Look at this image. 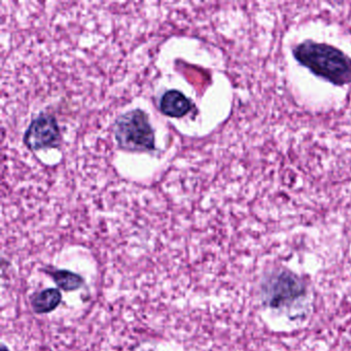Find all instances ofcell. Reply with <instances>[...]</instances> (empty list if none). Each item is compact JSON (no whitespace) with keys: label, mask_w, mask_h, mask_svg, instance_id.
<instances>
[{"label":"cell","mask_w":351,"mask_h":351,"mask_svg":"<svg viewBox=\"0 0 351 351\" xmlns=\"http://www.w3.org/2000/svg\"><path fill=\"white\" fill-rule=\"evenodd\" d=\"M60 301V291L56 289H48L34 297L32 306L36 313H48L56 309Z\"/></svg>","instance_id":"5b68a950"},{"label":"cell","mask_w":351,"mask_h":351,"mask_svg":"<svg viewBox=\"0 0 351 351\" xmlns=\"http://www.w3.org/2000/svg\"><path fill=\"white\" fill-rule=\"evenodd\" d=\"M114 136L121 149L129 152L155 149V134L147 114L141 110H130L116 121Z\"/></svg>","instance_id":"7a4b0ae2"},{"label":"cell","mask_w":351,"mask_h":351,"mask_svg":"<svg viewBox=\"0 0 351 351\" xmlns=\"http://www.w3.org/2000/svg\"><path fill=\"white\" fill-rule=\"evenodd\" d=\"M60 141V130L56 119L47 114H40L34 119L24 136L25 145L34 151L58 147Z\"/></svg>","instance_id":"3957f363"},{"label":"cell","mask_w":351,"mask_h":351,"mask_svg":"<svg viewBox=\"0 0 351 351\" xmlns=\"http://www.w3.org/2000/svg\"><path fill=\"white\" fill-rule=\"evenodd\" d=\"M53 278L56 281L57 285L64 291H73V289H79L83 283V280L79 275L73 274L69 271H56Z\"/></svg>","instance_id":"8992f818"},{"label":"cell","mask_w":351,"mask_h":351,"mask_svg":"<svg viewBox=\"0 0 351 351\" xmlns=\"http://www.w3.org/2000/svg\"><path fill=\"white\" fill-rule=\"evenodd\" d=\"M300 64L336 86L351 83V59L335 47L305 40L293 51Z\"/></svg>","instance_id":"6da1fadb"},{"label":"cell","mask_w":351,"mask_h":351,"mask_svg":"<svg viewBox=\"0 0 351 351\" xmlns=\"http://www.w3.org/2000/svg\"><path fill=\"white\" fill-rule=\"evenodd\" d=\"M160 108L166 116L180 118L190 112L191 102L182 92L169 90L162 96Z\"/></svg>","instance_id":"277c9868"}]
</instances>
